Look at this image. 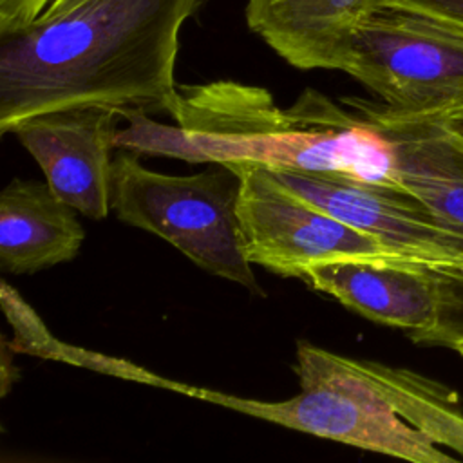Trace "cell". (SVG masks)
<instances>
[{
    "mask_svg": "<svg viewBox=\"0 0 463 463\" xmlns=\"http://www.w3.org/2000/svg\"><path fill=\"white\" fill-rule=\"evenodd\" d=\"M203 2L87 0L0 34V134L80 105L170 114L179 33Z\"/></svg>",
    "mask_w": 463,
    "mask_h": 463,
    "instance_id": "cell-1",
    "label": "cell"
},
{
    "mask_svg": "<svg viewBox=\"0 0 463 463\" xmlns=\"http://www.w3.org/2000/svg\"><path fill=\"white\" fill-rule=\"evenodd\" d=\"M174 125L141 109H121L116 148L168 156L186 163L335 172L400 188L387 139L342 101L306 89L280 109L264 87L233 80L179 85Z\"/></svg>",
    "mask_w": 463,
    "mask_h": 463,
    "instance_id": "cell-2",
    "label": "cell"
},
{
    "mask_svg": "<svg viewBox=\"0 0 463 463\" xmlns=\"http://www.w3.org/2000/svg\"><path fill=\"white\" fill-rule=\"evenodd\" d=\"M237 174L215 165L192 175L154 172L139 154L112 159L110 206L119 221L154 233L199 268L262 295L244 253L237 217Z\"/></svg>",
    "mask_w": 463,
    "mask_h": 463,
    "instance_id": "cell-3",
    "label": "cell"
},
{
    "mask_svg": "<svg viewBox=\"0 0 463 463\" xmlns=\"http://www.w3.org/2000/svg\"><path fill=\"white\" fill-rule=\"evenodd\" d=\"M295 373L300 392L282 402L239 398L208 389H194L192 396L288 429L414 463L454 461L432 438L405 421L383 392L353 367L349 356L298 340Z\"/></svg>",
    "mask_w": 463,
    "mask_h": 463,
    "instance_id": "cell-4",
    "label": "cell"
},
{
    "mask_svg": "<svg viewBox=\"0 0 463 463\" xmlns=\"http://www.w3.org/2000/svg\"><path fill=\"white\" fill-rule=\"evenodd\" d=\"M228 168L239 177L237 217L244 253L251 264L295 279H302L311 266L336 260L376 259L416 264L380 239L297 195L269 168L253 163L228 165Z\"/></svg>",
    "mask_w": 463,
    "mask_h": 463,
    "instance_id": "cell-5",
    "label": "cell"
},
{
    "mask_svg": "<svg viewBox=\"0 0 463 463\" xmlns=\"http://www.w3.org/2000/svg\"><path fill=\"white\" fill-rule=\"evenodd\" d=\"M340 71L392 109L430 110L463 96V43L378 5L351 33Z\"/></svg>",
    "mask_w": 463,
    "mask_h": 463,
    "instance_id": "cell-6",
    "label": "cell"
},
{
    "mask_svg": "<svg viewBox=\"0 0 463 463\" xmlns=\"http://www.w3.org/2000/svg\"><path fill=\"white\" fill-rule=\"evenodd\" d=\"M291 192L463 288V239L407 192L335 172L269 168Z\"/></svg>",
    "mask_w": 463,
    "mask_h": 463,
    "instance_id": "cell-7",
    "label": "cell"
},
{
    "mask_svg": "<svg viewBox=\"0 0 463 463\" xmlns=\"http://www.w3.org/2000/svg\"><path fill=\"white\" fill-rule=\"evenodd\" d=\"M302 279L354 313L407 331L416 344L450 347L459 333L458 286L423 266L353 259L311 266Z\"/></svg>",
    "mask_w": 463,
    "mask_h": 463,
    "instance_id": "cell-8",
    "label": "cell"
},
{
    "mask_svg": "<svg viewBox=\"0 0 463 463\" xmlns=\"http://www.w3.org/2000/svg\"><path fill=\"white\" fill-rule=\"evenodd\" d=\"M119 109L80 105L20 119L11 134L40 165L52 192L78 213L101 221L112 210V148Z\"/></svg>",
    "mask_w": 463,
    "mask_h": 463,
    "instance_id": "cell-9",
    "label": "cell"
},
{
    "mask_svg": "<svg viewBox=\"0 0 463 463\" xmlns=\"http://www.w3.org/2000/svg\"><path fill=\"white\" fill-rule=\"evenodd\" d=\"M340 101L387 139L400 188L463 239V143L427 114L358 96Z\"/></svg>",
    "mask_w": 463,
    "mask_h": 463,
    "instance_id": "cell-10",
    "label": "cell"
},
{
    "mask_svg": "<svg viewBox=\"0 0 463 463\" xmlns=\"http://www.w3.org/2000/svg\"><path fill=\"white\" fill-rule=\"evenodd\" d=\"M382 0H248L246 24L289 65L340 71L354 27Z\"/></svg>",
    "mask_w": 463,
    "mask_h": 463,
    "instance_id": "cell-11",
    "label": "cell"
},
{
    "mask_svg": "<svg viewBox=\"0 0 463 463\" xmlns=\"http://www.w3.org/2000/svg\"><path fill=\"white\" fill-rule=\"evenodd\" d=\"M85 239L76 210L45 183L13 179L0 194V268L31 275L72 260Z\"/></svg>",
    "mask_w": 463,
    "mask_h": 463,
    "instance_id": "cell-12",
    "label": "cell"
},
{
    "mask_svg": "<svg viewBox=\"0 0 463 463\" xmlns=\"http://www.w3.org/2000/svg\"><path fill=\"white\" fill-rule=\"evenodd\" d=\"M349 362L383 392L405 421L463 454V412L450 389L403 367L356 358Z\"/></svg>",
    "mask_w": 463,
    "mask_h": 463,
    "instance_id": "cell-13",
    "label": "cell"
},
{
    "mask_svg": "<svg viewBox=\"0 0 463 463\" xmlns=\"http://www.w3.org/2000/svg\"><path fill=\"white\" fill-rule=\"evenodd\" d=\"M380 5L398 9L427 29L463 43V0H382Z\"/></svg>",
    "mask_w": 463,
    "mask_h": 463,
    "instance_id": "cell-14",
    "label": "cell"
},
{
    "mask_svg": "<svg viewBox=\"0 0 463 463\" xmlns=\"http://www.w3.org/2000/svg\"><path fill=\"white\" fill-rule=\"evenodd\" d=\"M52 0H0V34L18 31L42 16Z\"/></svg>",
    "mask_w": 463,
    "mask_h": 463,
    "instance_id": "cell-15",
    "label": "cell"
},
{
    "mask_svg": "<svg viewBox=\"0 0 463 463\" xmlns=\"http://www.w3.org/2000/svg\"><path fill=\"white\" fill-rule=\"evenodd\" d=\"M421 114H427V116L438 119L443 127H447L463 143V96L454 101H449L441 107H436L430 110H421Z\"/></svg>",
    "mask_w": 463,
    "mask_h": 463,
    "instance_id": "cell-16",
    "label": "cell"
},
{
    "mask_svg": "<svg viewBox=\"0 0 463 463\" xmlns=\"http://www.w3.org/2000/svg\"><path fill=\"white\" fill-rule=\"evenodd\" d=\"M87 0H52L51 5L42 13L40 18H49V16H54V14H60V13H65L80 4H83Z\"/></svg>",
    "mask_w": 463,
    "mask_h": 463,
    "instance_id": "cell-17",
    "label": "cell"
},
{
    "mask_svg": "<svg viewBox=\"0 0 463 463\" xmlns=\"http://www.w3.org/2000/svg\"><path fill=\"white\" fill-rule=\"evenodd\" d=\"M450 347L456 349V351L463 356V336H456V338L450 342Z\"/></svg>",
    "mask_w": 463,
    "mask_h": 463,
    "instance_id": "cell-18",
    "label": "cell"
},
{
    "mask_svg": "<svg viewBox=\"0 0 463 463\" xmlns=\"http://www.w3.org/2000/svg\"><path fill=\"white\" fill-rule=\"evenodd\" d=\"M458 291H459V295L463 297V288H459V286H458Z\"/></svg>",
    "mask_w": 463,
    "mask_h": 463,
    "instance_id": "cell-19",
    "label": "cell"
}]
</instances>
